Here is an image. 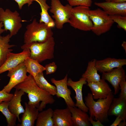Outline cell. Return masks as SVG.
Wrapping results in <instances>:
<instances>
[{
    "instance_id": "6da1fadb",
    "label": "cell",
    "mask_w": 126,
    "mask_h": 126,
    "mask_svg": "<svg viewBox=\"0 0 126 126\" xmlns=\"http://www.w3.org/2000/svg\"><path fill=\"white\" fill-rule=\"evenodd\" d=\"M14 88L27 94L29 100L28 104L37 108L40 111L45 108L47 104H52L55 101L52 95L38 86L34 77L30 74Z\"/></svg>"
},
{
    "instance_id": "7a4b0ae2",
    "label": "cell",
    "mask_w": 126,
    "mask_h": 126,
    "mask_svg": "<svg viewBox=\"0 0 126 126\" xmlns=\"http://www.w3.org/2000/svg\"><path fill=\"white\" fill-rule=\"evenodd\" d=\"M114 96L112 91L106 98L95 101L92 94L88 93L84 98V103L88 108L89 117L95 121L99 120L102 123L108 121V109Z\"/></svg>"
},
{
    "instance_id": "3957f363",
    "label": "cell",
    "mask_w": 126,
    "mask_h": 126,
    "mask_svg": "<svg viewBox=\"0 0 126 126\" xmlns=\"http://www.w3.org/2000/svg\"><path fill=\"white\" fill-rule=\"evenodd\" d=\"M55 44L54 38L52 37L44 42H36L24 44L21 48L22 49H28L30 52V58L40 63L54 58Z\"/></svg>"
},
{
    "instance_id": "277c9868",
    "label": "cell",
    "mask_w": 126,
    "mask_h": 126,
    "mask_svg": "<svg viewBox=\"0 0 126 126\" xmlns=\"http://www.w3.org/2000/svg\"><path fill=\"white\" fill-rule=\"evenodd\" d=\"M24 34V44L33 42H44L52 37L53 32L51 28L44 23L38 22L36 19L26 27Z\"/></svg>"
},
{
    "instance_id": "5b68a950",
    "label": "cell",
    "mask_w": 126,
    "mask_h": 126,
    "mask_svg": "<svg viewBox=\"0 0 126 126\" xmlns=\"http://www.w3.org/2000/svg\"><path fill=\"white\" fill-rule=\"evenodd\" d=\"M90 10L89 7L82 5L72 7L69 23L75 29L85 31H91L93 24L89 16Z\"/></svg>"
},
{
    "instance_id": "8992f818",
    "label": "cell",
    "mask_w": 126,
    "mask_h": 126,
    "mask_svg": "<svg viewBox=\"0 0 126 126\" xmlns=\"http://www.w3.org/2000/svg\"><path fill=\"white\" fill-rule=\"evenodd\" d=\"M89 14L93 24L91 31L97 36L108 31L114 23L109 16L101 9L90 10Z\"/></svg>"
},
{
    "instance_id": "52a82bcc",
    "label": "cell",
    "mask_w": 126,
    "mask_h": 126,
    "mask_svg": "<svg viewBox=\"0 0 126 126\" xmlns=\"http://www.w3.org/2000/svg\"><path fill=\"white\" fill-rule=\"evenodd\" d=\"M21 21L19 14L17 10L12 12L8 9L4 10L0 7V22H3L5 31H10L11 38L16 35L21 28Z\"/></svg>"
},
{
    "instance_id": "ba28073f",
    "label": "cell",
    "mask_w": 126,
    "mask_h": 126,
    "mask_svg": "<svg viewBox=\"0 0 126 126\" xmlns=\"http://www.w3.org/2000/svg\"><path fill=\"white\" fill-rule=\"evenodd\" d=\"M72 7L69 4L63 6L60 0H51L50 11L53 14L52 16L57 28L61 29L65 24L69 23Z\"/></svg>"
},
{
    "instance_id": "9c48e42d",
    "label": "cell",
    "mask_w": 126,
    "mask_h": 126,
    "mask_svg": "<svg viewBox=\"0 0 126 126\" xmlns=\"http://www.w3.org/2000/svg\"><path fill=\"white\" fill-rule=\"evenodd\" d=\"M7 76L10 78L7 84L2 90L8 93L12 88L24 81L27 77L26 67L23 62L16 67L9 70Z\"/></svg>"
},
{
    "instance_id": "30bf717a",
    "label": "cell",
    "mask_w": 126,
    "mask_h": 126,
    "mask_svg": "<svg viewBox=\"0 0 126 126\" xmlns=\"http://www.w3.org/2000/svg\"><path fill=\"white\" fill-rule=\"evenodd\" d=\"M23 50L19 53H15L11 52L8 54L5 61L0 67V74L16 67L30 57L29 50L28 49Z\"/></svg>"
},
{
    "instance_id": "8fae6325",
    "label": "cell",
    "mask_w": 126,
    "mask_h": 126,
    "mask_svg": "<svg viewBox=\"0 0 126 126\" xmlns=\"http://www.w3.org/2000/svg\"><path fill=\"white\" fill-rule=\"evenodd\" d=\"M102 79L108 81L114 89V95L118 93L119 84L122 80L126 81L125 71L122 66L114 68L109 71L102 73Z\"/></svg>"
},
{
    "instance_id": "7c38bea8",
    "label": "cell",
    "mask_w": 126,
    "mask_h": 126,
    "mask_svg": "<svg viewBox=\"0 0 126 126\" xmlns=\"http://www.w3.org/2000/svg\"><path fill=\"white\" fill-rule=\"evenodd\" d=\"M67 80V74L61 80H56L54 78L51 79V82L55 85L56 88L57 97L63 98L67 106L74 107L75 106V104L71 96V91L68 88Z\"/></svg>"
},
{
    "instance_id": "4fadbf2b",
    "label": "cell",
    "mask_w": 126,
    "mask_h": 126,
    "mask_svg": "<svg viewBox=\"0 0 126 126\" xmlns=\"http://www.w3.org/2000/svg\"><path fill=\"white\" fill-rule=\"evenodd\" d=\"M87 82L83 77H81L77 81H73L70 78L67 80L68 86L71 87L74 91L76 93L75 98L76 100L75 106L87 112L88 109L84 103L83 98L82 89L84 85L86 84Z\"/></svg>"
},
{
    "instance_id": "5bb4252c",
    "label": "cell",
    "mask_w": 126,
    "mask_h": 126,
    "mask_svg": "<svg viewBox=\"0 0 126 126\" xmlns=\"http://www.w3.org/2000/svg\"><path fill=\"white\" fill-rule=\"evenodd\" d=\"M94 99L106 98L112 90L105 80L101 79L98 81L87 83Z\"/></svg>"
},
{
    "instance_id": "9a60e30c",
    "label": "cell",
    "mask_w": 126,
    "mask_h": 126,
    "mask_svg": "<svg viewBox=\"0 0 126 126\" xmlns=\"http://www.w3.org/2000/svg\"><path fill=\"white\" fill-rule=\"evenodd\" d=\"M94 4L102 9L109 15L126 16V2L119 3L112 1L95 2Z\"/></svg>"
},
{
    "instance_id": "2e32d148",
    "label": "cell",
    "mask_w": 126,
    "mask_h": 126,
    "mask_svg": "<svg viewBox=\"0 0 126 126\" xmlns=\"http://www.w3.org/2000/svg\"><path fill=\"white\" fill-rule=\"evenodd\" d=\"M126 65V59H116L108 57L102 60H96L95 66L98 71L102 73Z\"/></svg>"
},
{
    "instance_id": "e0dca14e",
    "label": "cell",
    "mask_w": 126,
    "mask_h": 126,
    "mask_svg": "<svg viewBox=\"0 0 126 126\" xmlns=\"http://www.w3.org/2000/svg\"><path fill=\"white\" fill-rule=\"evenodd\" d=\"M53 118L54 126H73L72 114L67 107L54 111Z\"/></svg>"
},
{
    "instance_id": "ac0fdd59",
    "label": "cell",
    "mask_w": 126,
    "mask_h": 126,
    "mask_svg": "<svg viewBox=\"0 0 126 126\" xmlns=\"http://www.w3.org/2000/svg\"><path fill=\"white\" fill-rule=\"evenodd\" d=\"M25 93L21 90L16 89L14 94L10 100L9 101L8 108L10 112L15 115L21 122L19 115L24 112L25 110L21 102L22 96Z\"/></svg>"
},
{
    "instance_id": "d6986e66",
    "label": "cell",
    "mask_w": 126,
    "mask_h": 126,
    "mask_svg": "<svg viewBox=\"0 0 126 126\" xmlns=\"http://www.w3.org/2000/svg\"><path fill=\"white\" fill-rule=\"evenodd\" d=\"M108 115L119 116L122 120L126 119V100L114 97L109 106Z\"/></svg>"
},
{
    "instance_id": "ffe728a7",
    "label": "cell",
    "mask_w": 126,
    "mask_h": 126,
    "mask_svg": "<svg viewBox=\"0 0 126 126\" xmlns=\"http://www.w3.org/2000/svg\"><path fill=\"white\" fill-rule=\"evenodd\" d=\"M25 110L21 119V124L19 126H33L37 120L39 111L38 109L25 102Z\"/></svg>"
},
{
    "instance_id": "44dd1931",
    "label": "cell",
    "mask_w": 126,
    "mask_h": 126,
    "mask_svg": "<svg viewBox=\"0 0 126 126\" xmlns=\"http://www.w3.org/2000/svg\"><path fill=\"white\" fill-rule=\"evenodd\" d=\"M72 114L74 126H89V116L87 112L75 106H67Z\"/></svg>"
},
{
    "instance_id": "7402d4cb",
    "label": "cell",
    "mask_w": 126,
    "mask_h": 126,
    "mask_svg": "<svg viewBox=\"0 0 126 126\" xmlns=\"http://www.w3.org/2000/svg\"><path fill=\"white\" fill-rule=\"evenodd\" d=\"M10 34L4 36L0 35V67L5 61L8 54L13 51L11 48L15 46L10 44Z\"/></svg>"
},
{
    "instance_id": "603a6c76",
    "label": "cell",
    "mask_w": 126,
    "mask_h": 126,
    "mask_svg": "<svg viewBox=\"0 0 126 126\" xmlns=\"http://www.w3.org/2000/svg\"><path fill=\"white\" fill-rule=\"evenodd\" d=\"M96 60L94 59L88 62L86 70L82 75V77L83 78L87 83L98 81L101 79L96 67Z\"/></svg>"
},
{
    "instance_id": "cb8c5ba5",
    "label": "cell",
    "mask_w": 126,
    "mask_h": 126,
    "mask_svg": "<svg viewBox=\"0 0 126 126\" xmlns=\"http://www.w3.org/2000/svg\"><path fill=\"white\" fill-rule=\"evenodd\" d=\"M40 6L41 11L40 13V22L44 23L48 26L52 28L55 26V22L49 15L48 10L50 7L46 3V0H34Z\"/></svg>"
},
{
    "instance_id": "d4e9b609",
    "label": "cell",
    "mask_w": 126,
    "mask_h": 126,
    "mask_svg": "<svg viewBox=\"0 0 126 126\" xmlns=\"http://www.w3.org/2000/svg\"><path fill=\"white\" fill-rule=\"evenodd\" d=\"M39 112L36 126H54L53 116L54 111L51 108Z\"/></svg>"
},
{
    "instance_id": "484cf974",
    "label": "cell",
    "mask_w": 126,
    "mask_h": 126,
    "mask_svg": "<svg viewBox=\"0 0 126 126\" xmlns=\"http://www.w3.org/2000/svg\"><path fill=\"white\" fill-rule=\"evenodd\" d=\"M27 73L34 78L39 73L45 70V67L41 65L37 61L30 57L27 58L24 62Z\"/></svg>"
},
{
    "instance_id": "4316f807",
    "label": "cell",
    "mask_w": 126,
    "mask_h": 126,
    "mask_svg": "<svg viewBox=\"0 0 126 126\" xmlns=\"http://www.w3.org/2000/svg\"><path fill=\"white\" fill-rule=\"evenodd\" d=\"M34 78L36 84L40 88L52 96L56 95L57 90L56 86L48 82L44 77L43 72L39 73Z\"/></svg>"
},
{
    "instance_id": "83f0119b",
    "label": "cell",
    "mask_w": 126,
    "mask_h": 126,
    "mask_svg": "<svg viewBox=\"0 0 126 126\" xmlns=\"http://www.w3.org/2000/svg\"><path fill=\"white\" fill-rule=\"evenodd\" d=\"M9 101H4L0 104V111L5 117L7 126L16 125L17 117L11 113L8 108Z\"/></svg>"
},
{
    "instance_id": "f1b7e54d",
    "label": "cell",
    "mask_w": 126,
    "mask_h": 126,
    "mask_svg": "<svg viewBox=\"0 0 126 126\" xmlns=\"http://www.w3.org/2000/svg\"><path fill=\"white\" fill-rule=\"evenodd\" d=\"M114 22L116 23L118 26L126 31V16L120 15H109Z\"/></svg>"
},
{
    "instance_id": "f546056e",
    "label": "cell",
    "mask_w": 126,
    "mask_h": 126,
    "mask_svg": "<svg viewBox=\"0 0 126 126\" xmlns=\"http://www.w3.org/2000/svg\"><path fill=\"white\" fill-rule=\"evenodd\" d=\"M70 6H76L82 5L90 7L92 5V0H66Z\"/></svg>"
},
{
    "instance_id": "4dcf8cb0",
    "label": "cell",
    "mask_w": 126,
    "mask_h": 126,
    "mask_svg": "<svg viewBox=\"0 0 126 126\" xmlns=\"http://www.w3.org/2000/svg\"><path fill=\"white\" fill-rule=\"evenodd\" d=\"M47 75L54 73L56 71L57 66L54 62H52L46 65L45 66Z\"/></svg>"
},
{
    "instance_id": "1f68e13d",
    "label": "cell",
    "mask_w": 126,
    "mask_h": 126,
    "mask_svg": "<svg viewBox=\"0 0 126 126\" xmlns=\"http://www.w3.org/2000/svg\"><path fill=\"white\" fill-rule=\"evenodd\" d=\"M13 94L8 93L2 90L0 91V104L4 101H9Z\"/></svg>"
},
{
    "instance_id": "d6a6232c",
    "label": "cell",
    "mask_w": 126,
    "mask_h": 126,
    "mask_svg": "<svg viewBox=\"0 0 126 126\" xmlns=\"http://www.w3.org/2000/svg\"><path fill=\"white\" fill-rule=\"evenodd\" d=\"M119 86L121 92L119 97L126 100V81L122 80L119 83Z\"/></svg>"
},
{
    "instance_id": "836d02e7",
    "label": "cell",
    "mask_w": 126,
    "mask_h": 126,
    "mask_svg": "<svg viewBox=\"0 0 126 126\" xmlns=\"http://www.w3.org/2000/svg\"><path fill=\"white\" fill-rule=\"evenodd\" d=\"M18 4L19 8L21 10L23 6L25 4H28L29 7L32 4L34 0H13Z\"/></svg>"
},
{
    "instance_id": "e575fe53",
    "label": "cell",
    "mask_w": 126,
    "mask_h": 126,
    "mask_svg": "<svg viewBox=\"0 0 126 126\" xmlns=\"http://www.w3.org/2000/svg\"><path fill=\"white\" fill-rule=\"evenodd\" d=\"M96 121H94L91 117H89V121L93 126H104L100 122V121L98 119Z\"/></svg>"
},
{
    "instance_id": "d590c367",
    "label": "cell",
    "mask_w": 126,
    "mask_h": 126,
    "mask_svg": "<svg viewBox=\"0 0 126 126\" xmlns=\"http://www.w3.org/2000/svg\"><path fill=\"white\" fill-rule=\"evenodd\" d=\"M122 121V120L120 117L119 116H117L115 121L110 126H118L120 122Z\"/></svg>"
},
{
    "instance_id": "8d00e7d4",
    "label": "cell",
    "mask_w": 126,
    "mask_h": 126,
    "mask_svg": "<svg viewBox=\"0 0 126 126\" xmlns=\"http://www.w3.org/2000/svg\"><path fill=\"white\" fill-rule=\"evenodd\" d=\"M4 27V24L2 22H0V35L4 32H5L4 29H3L2 28Z\"/></svg>"
},
{
    "instance_id": "74e56055",
    "label": "cell",
    "mask_w": 126,
    "mask_h": 126,
    "mask_svg": "<svg viewBox=\"0 0 126 126\" xmlns=\"http://www.w3.org/2000/svg\"><path fill=\"white\" fill-rule=\"evenodd\" d=\"M111 1L115 3H121L126 2V0H113Z\"/></svg>"
},
{
    "instance_id": "f35d334b",
    "label": "cell",
    "mask_w": 126,
    "mask_h": 126,
    "mask_svg": "<svg viewBox=\"0 0 126 126\" xmlns=\"http://www.w3.org/2000/svg\"><path fill=\"white\" fill-rule=\"evenodd\" d=\"M122 46L123 48L125 50L126 53V42L125 41H123L122 45Z\"/></svg>"
},
{
    "instance_id": "ab89813d",
    "label": "cell",
    "mask_w": 126,
    "mask_h": 126,
    "mask_svg": "<svg viewBox=\"0 0 126 126\" xmlns=\"http://www.w3.org/2000/svg\"><path fill=\"white\" fill-rule=\"evenodd\" d=\"M121 121L118 126H125L126 125V122L125 121Z\"/></svg>"
},
{
    "instance_id": "60d3db41",
    "label": "cell",
    "mask_w": 126,
    "mask_h": 126,
    "mask_svg": "<svg viewBox=\"0 0 126 126\" xmlns=\"http://www.w3.org/2000/svg\"><path fill=\"white\" fill-rule=\"evenodd\" d=\"M106 2H110L112 1L113 0H104Z\"/></svg>"
},
{
    "instance_id": "b9f144b4",
    "label": "cell",
    "mask_w": 126,
    "mask_h": 126,
    "mask_svg": "<svg viewBox=\"0 0 126 126\" xmlns=\"http://www.w3.org/2000/svg\"><path fill=\"white\" fill-rule=\"evenodd\" d=\"M1 80V79L0 78V80Z\"/></svg>"
}]
</instances>
